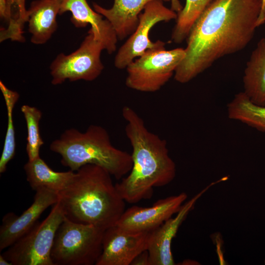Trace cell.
Returning <instances> with one entry per match:
<instances>
[{
	"instance_id": "1",
	"label": "cell",
	"mask_w": 265,
	"mask_h": 265,
	"mask_svg": "<svg viewBox=\"0 0 265 265\" xmlns=\"http://www.w3.org/2000/svg\"><path fill=\"white\" fill-rule=\"evenodd\" d=\"M262 6V0H215L191 28L174 79L188 82L219 58L245 48L258 27Z\"/></svg>"
},
{
	"instance_id": "28",
	"label": "cell",
	"mask_w": 265,
	"mask_h": 265,
	"mask_svg": "<svg viewBox=\"0 0 265 265\" xmlns=\"http://www.w3.org/2000/svg\"><path fill=\"white\" fill-rule=\"evenodd\" d=\"M0 265H12V263L6 259L2 254L0 255Z\"/></svg>"
},
{
	"instance_id": "23",
	"label": "cell",
	"mask_w": 265,
	"mask_h": 265,
	"mask_svg": "<svg viewBox=\"0 0 265 265\" xmlns=\"http://www.w3.org/2000/svg\"><path fill=\"white\" fill-rule=\"evenodd\" d=\"M26 0H13V6L17 9L15 17L9 22L8 32L12 36L20 37L23 35L24 24L27 22V10L25 7Z\"/></svg>"
},
{
	"instance_id": "2",
	"label": "cell",
	"mask_w": 265,
	"mask_h": 265,
	"mask_svg": "<svg viewBox=\"0 0 265 265\" xmlns=\"http://www.w3.org/2000/svg\"><path fill=\"white\" fill-rule=\"evenodd\" d=\"M122 115L132 149V166L115 186L125 202L134 204L152 197L154 187L170 183L176 176V167L166 141L150 132L133 108L124 106Z\"/></svg>"
},
{
	"instance_id": "15",
	"label": "cell",
	"mask_w": 265,
	"mask_h": 265,
	"mask_svg": "<svg viewBox=\"0 0 265 265\" xmlns=\"http://www.w3.org/2000/svg\"><path fill=\"white\" fill-rule=\"evenodd\" d=\"M153 0H114L112 7L105 8L96 3L94 10L105 17L113 27L118 38L123 40L136 29L139 16L146 5ZM164 2L171 0H161Z\"/></svg>"
},
{
	"instance_id": "14",
	"label": "cell",
	"mask_w": 265,
	"mask_h": 265,
	"mask_svg": "<svg viewBox=\"0 0 265 265\" xmlns=\"http://www.w3.org/2000/svg\"><path fill=\"white\" fill-rule=\"evenodd\" d=\"M69 11L71 22L77 27L89 24L95 39L100 42L105 50L111 54L115 51L118 37L110 22L93 10L86 0H61L59 14Z\"/></svg>"
},
{
	"instance_id": "27",
	"label": "cell",
	"mask_w": 265,
	"mask_h": 265,
	"mask_svg": "<svg viewBox=\"0 0 265 265\" xmlns=\"http://www.w3.org/2000/svg\"><path fill=\"white\" fill-rule=\"evenodd\" d=\"M265 22V4L261 9L260 16L257 21V26H261Z\"/></svg>"
},
{
	"instance_id": "30",
	"label": "cell",
	"mask_w": 265,
	"mask_h": 265,
	"mask_svg": "<svg viewBox=\"0 0 265 265\" xmlns=\"http://www.w3.org/2000/svg\"></svg>"
},
{
	"instance_id": "6",
	"label": "cell",
	"mask_w": 265,
	"mask_h": 265,
	"mask_svg": "<svg viewBox=\"0 0 265 265\" xmlns=\"http://www.w3.org/2000/svg\"><path fill=\"white\" fill-rule=\"evenodd\" d=\"M185 55V49L166 50L164 42L146 51L126 68V86L141 92L159 90L174 75Z\"/></svg>"
},
{
	"instance_id": "11",
	"label": "cell",
	"mask_w": 265,
	"mask_h": 265,
	"mask_svg": "<svg viewBox=\"0 0 265 265\" xmlns=\"http://www.w3.org/2000/svg\"><path fill=\"white\" fill-rule=\"evenodd\" d=\"M150 232H132L116 225L104 232L102 251L96 265H130L147 250Z\"/></svg>"
},
{
	"instance_id": "13",
	"label": "cell",
	"mask_w": 265,
	"mask_h": 265,
	"mask_svg": "<svg viewBox=\"0 0 265 265\" xmlns=\"http://www.w3.org/2000/svg\"><path fill=\"white\" fill-rule=\"evenodd\" d=\"M216 183L210 184L183 204L174 217L169 218L158 228L150 232L147 248L149 265L175 264L171 250L172 239L197 201L211 186Z\"/></svg>"
},
{
	"instance_id": "29",
	"label": "cell",
	"mask_w": 265,
	"mask_h": 265,
	"mask_svg": "<svg viewBox=\"0 0 265 265\" xmlns=\"http://www.w3.org/2000/svg\"><path fill=\"white\" fill-rule=\"evenodd\" d=\"M262 8H263V7L264 6V5H265V0H262Z\"/></svg>"
},
{
	"instance_id": "5",
	"label": "cell",
	"mask_w": 265,
	"mask_h": 265,
	"mask_svg": "<svg viewBox=\"0 0 265 265\" xmlns=\"http://www.w3.org/2000/svg\"><path fill=\"white\" fill-rule=\"evenodd\" d=\"M105 231L65 217L58 227L51 257L53 265H96L102 251Z\"/></svg>"
},
{
	"instance_id": "21",
	"label": "cell",
	"mask_w": 265,
	"mask_h": 265,
	"mask_svg": "<svg viewBox=\"0 0 265 265\" xmlns=\"http://www.w3.org/2000/svg\"><path fill=\"white\" fill-rule=\"evenodd\" d=\"M0 89L5 100L7 113V127L3 151L0 159V173H3L8 163L14 158L15 154L16 142L13 121V111L19 98L18 92L9 89L0 81Z\"/></svg>"
},
{
	"instance_id": "10",
	"label": "cell",
	"mask_w": 265,
	"mask_h": 265,
	"mask_svg": "<svg viewBox=\"0 0 265 265\" xmlns=\"http://www.w3.org/2000/svg\"><path fill=\"white\" fill-rule=\"evenodd\" d=\"M187 197L182 192L158 200L150 207L133 206L125 210L115 225L132 232H151L177 213Z\"/></svg>"
},
{
	"instance_id": "17",
	"label": "cell",
	"mask_w": 265,
	"mask_h": 265,
	"mask_svg": "<svg viewBox=\"0 0 265 265\" xmlns=\"http://www.w3.org/2000/svg\"><path fill=\"white\" fill-rule=\"evenodd\" d=\"M243 83V92L251 101L265 106V38L259 41L247 62Z\"/></svg>"
},
{
	"instance_id": "18",
	"label": "cell",
	"mask_w": 265,
	"mask_h": 265,
	"mask_svg": "<svg viewBox=\"0 0 265 265\" xmlns=\"http://www.w3.org/2000/svg\"><path fill=\"white\" fill-rule=\"evenodd\" d=\"M26 180L32 189L45 188L57 194L70 183L75 171L56 172L52 169L39 157L28 160L24 165Z\"/></svg>"
},
{
	"instance_id": "12",
	"label": "cell",
	"mask_w": 265,
	"mask_h": 265,
	"mask_svg": "<svg viewBox=\"0 0 265 265\" xmlns=\"http://www.w3.org/2000/svg\"><path fill=\"white\" fill-rule=\"evenodd\" d=\"M30 206L20 216L8 212L2 220L0 227V251L7 248L28 232L36 223L41 214L58 202V194L45 188L35 191Z\"/></svg>"
},
{
	"instance_id": "20",
	"label": "cell",
	"mask_w": 265,
	"mask_h": 265,
	"mask_svg": "<svg viewBox=\"0 0 265 265\" xmlns=\"http://www.w3.org/2000/svg\"><path fill=\"white\" fill-rule=\"evenodd\" d=\"M215 0H186L184 7L178 13L171 39L181 43L186 39L193 25L201 14Z\"/></svg>"
},
{
	"instance_id": "3",
	"label": "cell",
	"mask_w": 265,
	"mask_h": 265,
	"mask_svg": "<svg viewBox=\"0 0 265 265\" xmlns=\"http://www.w3.org/2000/svg\"><path fill=\"white\" fill-rule=\"evenodd\" d=\"M111 176L103 167L92 164L78 170L58 193L57 202L65 217L104 231L115 226L125 211V201Z\"/></svg>"
},
{
	"instance_id": "4",
	"label": "cell",
	"mask_w": 265,
	"mask_h": 265,
	"mask_svg": "<svg viewBox=\"0 0 265 265\" xmlns=\"http://www.w3.org/2000/svg\"><path fill=\"white\" fill-rule=\"evenodd\" d=\"M50 148L61 157V163L73 171L92 164L107 170L119 180L128 174L132 166V155L114 147L109 134L103 127L91 125L85 132L71 128L51 143Z\"/></svg>"
},
{
	"instance_id": "22",
	"label": "cell",
	"mask_w": 265,
	"mask_h": 265,
	"mask_svg": "<svg viewBox=\"0 0 265 265\" xmlns=\"http://www.w3.org/2000/svg\"><path fill=\"white\" fill-rule=\"evenodd\" d=\"M21 110L27 127L26 151L28 160H33L40 157V149L44 144L39 131V122L42 113L37 108L27 105L22 106Z\"/></svg>"
},
{
	"instance_id": "26",
	"label": "cell",
	"mask_w": 265,
	"mask_h": 265,
	"mask_svg": "<svg viewBox=\"0 0 265 265\" xmlns=\"http://www.w3.org/2000/svg\"><path fill=\"white\" fill-rule=\"evenodd\" d=\"M170 1L171 2V9L173 10L178 13L183 9V6L179 0H171Z\"/></svg>"
},
{
	"instance_id": "19",
	"label": "cell",
	"mask_w": 265,
	"mask_h": 265,
	"mask_svg": "<svg viewBox=\"0 0 265 265\" xmlns=\"http://www.w3.org/2000/svg\"><path fill=\"white\" fill-rule=\"evenodd\" d=\"M228 117L265 132V106L252 103L244 92L237 94L227 106Z\"/></svg>"
},
{
	"instance_id": "9",
	"label": "cell",
	"mask_w": 265,
	"mask_h": 265,
	"mask_svg": "<svg viewBox=\"0 0 265 265\" xmlns=\"http://www.w3.org/2000/svg\"><path fill=\"white\" fill-rule=\"evenodd\" d=\"M163 2L153 0L146 5L143 12L139 15L136 29L120 48L115 57L114 65L117 69L126 68L136 57L164 43L160 40L153 42L149 38L150 31L155 25L177 19L176 12L166 7Z\"/></svg>"
},
{
	"instance_id": "8",
	"label": "cell",
	"mask_w": 265,
	"mask_h": 265,
	"mask_svg": "<svg viewBox=\"0 0 265 265\" xmlns=\"http://www.w3.org/2000/svg\"><path fill=\"white\" fill-rule=\"evenodd\" d=\"M104 50L102 44L95 39L89 29L78 49L68 55L60 53L53 61L50 66L52 83L58 85L66 80H95L104 68L101 60Z\"/></svg>"
},
{
	"instance_id": "16",
	"label": "cell",
	"mask_w": 265,
	"mask_h": 265,
	"mask_svg": "<svg viewBox=\"0 0 265 265\" xmlns=\"http://www.w3.org/2000/svg\"><path fill=\"white\" fill-rule=\"evenodd\" d=\"M61 0H35L27 10L28 30L31 42L36 45L46 43L56 30V17Z\"/></svg>"
},
{
	"instance_id": "24",
	"label": "cell",
	"mask_w": 265,
	"mask_h": 265,
	"mask_svg": "<svg viewBox=\"0 0 265 265\" xmlns=\"http://www.w3.org/2000/svg\"><path fill=\"white\" fill-rule=\"evenodd\" d=\"M13 0H0V16L2 19L9 22L12 17Z\"/></svg>"
},
{
	"instance_id": "7",
	"label": "cell",
	"mask_w": 265,
	"mask_h": 265,
	"mask_svg": "<svg viewBox=\"0 0 265 265\" xmlns=\"http://www.w3.org/2000/svg\"><path fill=\"white\" fill-rule=\"evenodd\" d=\"M64 218L57 202L43 221H37L2 255L12 265H53L51 250L56 232Z\"/></svg>"
},
{
	"instance_id": "25",
	"label": "cell",
	"mask_w": 265,
	"mask_h": 265,
	"mask_svg": "<svg viewBox=\"0 0 265 265\" xmlns=\"http://www.w3.org/2000/svg\"><path fill=\"white\" fill-rule=\"evenodd\" d=\"M132 265H149V256L147 250L139 254L132 261Z\"/></svg>"
}]
</instances>
